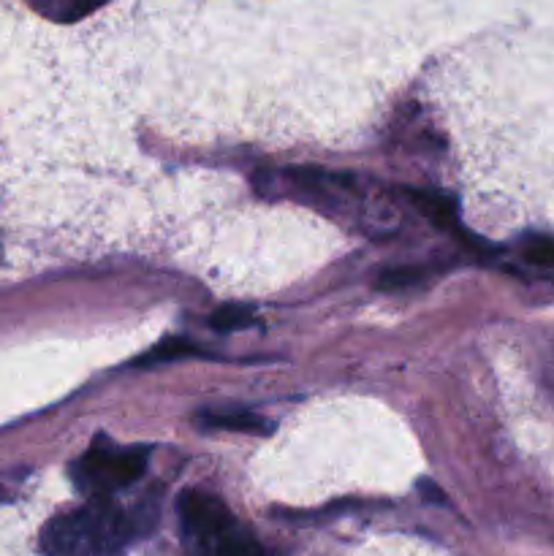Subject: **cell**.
I'll return each instance as SVG.
<instances>
[{
	"label": "cell",
	"instance_id": "ba28073f",
	"mask_svg": "<svg viewBox=\"0 0 554 556\" xmlns=\"http://www.w3.org/2000/svg\"><path fill=\"white\" fill-rule=\"evenodd\" d=\"M190 353H193V345H190V342L166 340V342H161L155 351L147 353L141 362H144V364H166V362H174V358H179V356H190Z\"/></svg>",
	"mask_w": 554,
	"mask_h": 556
},
{
	"label": "cell",
	"instance_id": "5b68a950",
	"mask_svg": "<svg viewBox=\"0 0 554 556\" xmlns=\"http://www.w3.org/2000/svg\"><path fill=\"white\" fill-rule=\"evenodd\" d=\"M411 195L413 204L421 210V215H427L429 220L438 223L443 228H454L456 226V210L454 201L443 193H432V190H413Z\"/></svg>",
	"mask_w": 554,
	"mask_h": 556
},
{
	"label": "cell",
	"instance_id": "8992f818",
	"mask_svg": "<svg viewBox=\"0 0 554 556\" xmlns=\"http://www.w3.org/2000/svg\"><path fill=\"white\" fill-rule=\"evenodd\" d=\"M253 320L255 315L250 307H242V304H226V307L212 313L210 326L217 331H239V329H248Z\"/></svg>",
	"mask_w": 554,
	"mask_h": 556
},
{
	"label": "cell",
	"instance_id": "52a82bcc",
	"mask_svg": "<svg viewBox=\"0 0 554 556\" xmlns=\"http://www.w3.org/2000/svg\"><path fill=\"white\" fill-rule=\"evenodd\" d=\"M525 258L530 261V264L543 266V269L554 266V239L552 237H530L525 242Z\"/></svg>",
	"mask_w": 554,
	"mask_h": 556
},
{
	"label": "cell",
	"instance_id": "277c9868",
	"mask_svg": "<svg viewBox=\"0 0 554 556\" xmlns=\"http://www.w3.org/2000/svg\"><path fill=\"white\" fill-rule=\"evenodd\" d=\"M201 421L206 427L215 429H231V432H250V434H269L272 424L266 418L255 416V413L248 410H237V413H206L201 416Z\"/></svg>",
	"mask_w": 554,
	"mask_h": 556
},
{
	"label": "cell",
	"instance_id": "8fae6325",
	"mask_svg": "<svg viewBox=\"0 0 554 556\" xmlns=\"http://www.w3.org/2000/svg\"><path fill=\"white\" fill-rule=\"evenodd\" d=\"M421 492H424V497H432L435 503H443V494L438 492V489H435V483H429V481H421Z\"/></svg>",
	"mask_w": 554,
	"mask_h": 556
},
{
	"label": "cell",
	"instance_id": "9c48e42d",
	"mask_svg": "<svg viewBox=\"0 0 554 556\" xmlns=\"http://www.w3.org/2000/svg\"><path fill=\"white\" fill-rule=\"evenodd\" d=\"M103 3L106 0H65L63 9H60V20H79V16H87L96 9H101Z\"/></svg>",
	"mask_w": 554,
	"mask_h": 556
},
{
	"label": "cell",
	"instance_id": "3957f363",
	"mask_svg": "<svg viewBox=\"0 0 554 556\" xmlns=\"http://www.w3.org/2000/svg\"><path fill=\"white\" fill-rule=\"evenodd\" d=\"M147 459H150V451L144 445L117 448L109 440H96L90 451L74 465V481L90 497H109L141 478Z\"/></svg>",
	"mask_w": 554,
	"mask_h": 556
},
{
	"label": "cell",
	"instance_id": "30bf717a",
	"mask_svg": "<svg viewBox=\"0 0 554 556\" xmlns=\"http://www.w3.org/2000/svg\"><path fill=\"white\" fill-rule=\"evenodd\" d=\"M418 280V271L413 269H391V271H383V277H380L378 286L386 288V291H396V288H407L413 286V282Z\"/></svg>",
	"mask_w": 554,
	"mask_h": 556
},
{
	"label": "cell",
	"instance_id": "6da1fadb",
	"mask_svg": "<svg viewBox=\"0 0 554 556\" xmlns=\"http://www.w3.org/2000/svg\"><path fill=\"white\" fill-rule=\"evenodd\" d=\"M144 527L139 516L117 508L109 497H92L85 508L49 521L41 546L52 556H112Z\"/></svg>",
	"mask_w": 554,
	"mask_h": 556
},
{
	"label": "cell",
	"instance_id": "7a4b0ae2",
	"mask_svg": "<svg viewBox=\"0 0 554 556\" xmlns=\"http://www.w3.org/2000/svg\"><path fill=\"white\" fill-rule=\"evenodd\" d=\"M177 514L190 556H269L215 494L188 489L179 494Z\"/></svg>",
	"mask_w": 554,
	"mask_h": 556
}]
</instances>
